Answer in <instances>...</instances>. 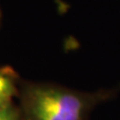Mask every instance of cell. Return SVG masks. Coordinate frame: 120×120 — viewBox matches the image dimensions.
<instances>
[{
	"mask_svg": "<svg viewBox=\"0 0 120 120\" xmlns=\"http://www.w3.org/2000/svg\"><path fill=\"white\" fill-rule=\"evenodd\" d=\"M85 109L83 98L56 88H37L29 96L33 120H81Z\"/></svg>",
	"mask_w": 120,
	"mask_h": 120,
	"instance_id": "6da1fadb",
	"label": "cell"
},
{
	"mask_svg": "<svg viewBox=\"0 0 120 120\" xmlns=\"http://www.w3.org/2000/svg\"><path fill=\"white\" fill-rule=\"evenodd\" d=\"M14 94V85L10 78L0 71V109L9 106L11 98Z\"/></svg>",
	"mask_w": 120,
	"mask_h": 120,
	"instance_id": "7a4b0ae2",
	"label": "cell"
},
{
	"mask_svg": "<svg viewBox=\"0 0 120 120\" xmlns=\"http://www.w3.org/2000/svg\"><path fill=\"white\" fill-rule=\"evenodd\" d=\"M0 120H18L17 113L10 106L0 109Z\"/></svg>",
	"mask_w": 120,
	"mask_h": 120,
	"instance_id": "3957f363",
	"label": "cell"
}]
</instances>
